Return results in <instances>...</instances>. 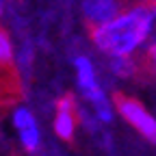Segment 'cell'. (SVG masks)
<instances>
[{
	"label": "cell",
	"instance_id": "cell-1",
	"mask_svg": "<svg viewBox=\"0 0 156 156\" xmlns=\"http://www.w3.org/2000/svg\"><path fill=\"white\" fill-rule=\"evenodd\" d=\"M152 37V0H134L113 20L93 26L91 39L106 56H132Z\"/></svg>",
	"mask_w": 156,
	"mask_h": 156
},
{
	"label": "cell",
	"instance_id": "cell-2",
	"mask_svg": "<svg viewBox=\"0 0 156 156\" xmlns=\"http://www.w3.org/2000/svg\"><path fill=\"white\" fill-rule=\"evenodd\" d=\"M74 69H76V83L80 87V91L85 93V98L91 102L95 115L100 117V122H111V104L106 100L104 91L98 85V76H95V67L91 63L89 56H76L74 58Z\"/></svg>",
	"mask_w": 156,
	"mask_h": 156
},
{
	"label": "cell",
	"instance_id": "cell-3",
	"mask_svg": "<svg viewBox=\"0 0 156 156\" xmlns=\"http://www.w3.org/2000/svg\"><path fill=\"white\" fill-rule=\"evenodd\" d=\"M20 95V76L11 35L0 26V104H15Z\"/></svg>",
	"mask_w": 156,
	"mask_h": 156
},
{
	"label": "cell",
	"instance_id": "cell-4",
	"mask_svg": "<svg viewBox=\"0 0 156 156\" xmlns=\"http://www.w3.org/2000/svg\"><path fill=\"white\" fill-rule=\"evenodd\" d=\"M113 102H115L117 113H119L136 132L141 136H145L150 143H156V119L147 113V108L136 100V98L126 95V93H115Z\"/></svg>",
	"mask_w": 156,
	"mask_h": 156
},
{
	"label": "cell",
	"instance_id": "cell-5",
	"mask_svg": "<svg viewBox=\"0 0 156 156\" xmlns=\"http://www.w3.org/2000/svg\"><path fill=\"white\" fill-rule=\"evenodd\" d=\"M13 128L20 136V143L26 152H37L41 145V132H39L37 117L26 108V106H15L11 113Z\"/></svg>",
	"mask_w": 156,
	"mask_h": 156
},
{
	"label": "cell",
	"instance_id": "cell-6",
	"mask_svg": "<svg viewBox=\"0 0 156 156\" xmlns=\"http://www.w3.org/2000/svg\"><path fill=\"white\" fill-rule=\"evenodd\" d=\"M130 2H134V0H83L80 7H83V15L87 20V24L93 28L113 20Z\"/></svg>",
	"mask_w": 156,
	"mask_h": 156
},
{
	"label": "cell",
	"instance_id": "cell-7",
	"mask_svg": "<svg viewBox=\"0 0 156 156\" xmlns=\"http://www.w3.org/2000/svg\"><path fill=\"white\" fill-rule=\"evenodd\" d=\"M78 117H76V102L72 95H63L56 102V113H54V132L58 139L72 141L76 134Z\"/></svg>",
	"mask_w": 156,
	"mask_h": 156
},
{
	"label": "cell",
	"instance_id": "cell-8",
	"mask_svg": "<svg viewBox=\"0 0 156 156\" xmlns=\"http://www.w3.org/2000/svg\"><path fill=\"white\" fill-rule=\"evenodd\" d=\"M136 74L156 78V37L147 41V48H145L143 58L136 63Z\"/></svg>",
	"mask_w": 156,
	"mask_h": 156
}]
</instances>
